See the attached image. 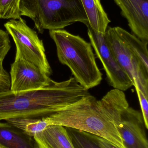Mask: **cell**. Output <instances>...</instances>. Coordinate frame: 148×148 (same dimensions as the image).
<instances>
[{
  "instance_id": "9c48e42d",
  "label": "cell",
  "mask_w": 148,
  "mask_h": 148,
  "mask_svg": "<svg viewBox=\"0 0 148 148\" xmlns=\"http://www.w3.org/2000/svg\"><path fill=\"white\" fill-rule=\"evenodd\" d=\"M145 129L140 111L129 107L123 110L118 130L125 148H148Z\"/></svg>"
},
{
  "instance_id": "8992f818",
  "label": "cell",
  "mask_w": 148,
  "mask_h": 148,
  "mask_svg": "<svg viewBox=\"0 0 148 148\" xmlns=\"http://www.w3.org/2000/svg\"><path fill=\"white\" fill-rule=\"evenodd\" d=\"M105 36L115 58L131 79L135 88L148 98V70L128 48L118 35L115 27L107 28Z\"/></svg>"
},
{
  "instance_id": "5bb4252c",
  "label": "cell",
  "mask_w": 148,
  "mask_h": 148,
  "mask_svg": "<svg viewBox=\"0 0 148 148\" xmlns=\"http://www.w3.org/2000/svg\"><path fill=\"white\" fill-rule=\"evenodd\" d=\"M115 29L118 35L128 48L148 70V42L141 40L120 27H115Z\"/></svg>"
},
{
  "instance_id": "ac0fdd59",
  "label": "cell",
  "mask_w": 148,
  "mask_h": 148,
  "mask_svg": "<svg viewBox=\"0 0 148 148\" xmlns=\"http://www.w3.org/2000/svg\"><path fill=\"white\" fill-rule=\"evenodd\" d=\"M11 47L9 34L7 31L0 29V62H3Z\"/></svg>"
},
{
  "instance_id": "52a82bcc",
  "label": "cell",
  "mask_w": 148,
  "mask_h": 148,
  "mask_svg": "<svg viewBox=\"0 0 148 148\" xmlns=\"http://www.w3.org/2000/svg\"><path fill=\"white\" fill-rule=\"evenodd\" d=\"M87 34L96 57L100 60L107 79L114 88L126 91L134 86L133 82L117 62L109 47L105 34L95 31L88 26Z\"/></svg>"
},
{
  "instance_id": "d6986e66",
  "label": "cell",
  "mask_w": 148,
  "mask_h": 148,
  "mask_svg": "<svg viewBox=\"0 0 148 148\" xmlns=\"http://www.w3.org/2000/svg\"><path fill=\"white\" fill-rule=\"evenodd\" d=\"M140 102L142 114L144 121L145 127L147 129L148 128V98L146 97L143 93L138 88H135Z\"/></svg>"
},
{
  "instance_id": "30bf717a",
  "label": "cell",
  "mask_w": 148,
  "mask_h": 148,
  "mask_svg": "<svg viewBox=\"0 0 148 148\" xmlns=\"http://www.w3.org/2000/svg\"><path fill=\"white\" fill-rule=\"evenodd\" d=\"M137 38L148 42V0H114Z\"/></svg>"
},
{
  "instance_id": "ba28073f",
  "label": "cell",
  "mask_w": 148,
  "mask_h": 148,
  "mask_svg": "<svg viewBox=\"0 0 148 148\" xmlns=\"http://www.w3.org/2000/svg\"><path fill=\"white\" fill-rule=\"evenodd\" d=\"M10 76V90L14 92L43 88L53 81L41 69L17 56L11 65Z\"/></svg>"
},
{
  "instance_id": "e0dca14e",
  "label": "cell",
  "mask_w": 148,
  "mask_h": 148,
  "mask_svg": "<svg viewBox=\"0 0 148 148\" xmlns=\"http://www.w3.org/2000/svg\"><path fill=\"white\" fill-rule=\"evenodd\" d=\"M20 0H0V18L20 19Z\"/></svg>"
},
{
  "instance_id": "277c9868",
  "label": "cell",
  "mask_w": 148,
  "mask_h": 148,
  "mask_svg": "<svg viewBox=\"0 0 148 148\" xmlns=\"http://www.w3.org/2000/svg\"><path fill=\"white\" fill-rule=\"evenodd\" d=\"M19 12L21 16L30 18L41 34L77 22L89 26L81 0H20Z\"/></svg>"
},
{
  "instance_id": "6da1fadb",
  "label": "cell",
  "mask_w": 148,
  "mask_h": 148,
  "mask_svg": "<svg viewBox=\"0 0 148 148\" xmlns=\"http://www.w3.org/2000/svg\"><path fill=\"white\" fill-rule=\"evenodd\" d=\"M129 107L123 91L114 88L101 100L90 95L42 118L48 125H60L84 131L125 148L118 127L122 113Z\"/></svg>"
},
{
  "instance_id": "5b68a950",
  "label": "cell",
  "mask_w": 148,
  "mask_h": 148,
  "mask_svg": "<svg viewBox=\"0 0 148 148\" xmlns=\"http://www.w3.org/2000/svg\"><path fill=\"white\" fill-rule=\"evenodd\" d=\"M16 48L15 56L20 57L41 69L50 76L52 71L47 59L43 41L37 33L21 17L11 19L4 24Z\"/></svg>"
},
{
  "instance_id": "8fae6325",
  "label": "cell",
  "mask_w": 148,
  "mask_h": 148,
  "mask_svg": "<svg viewBox=\"0 0 148 148\" xmlns=\"http://www.w3.org/2000/svg\"><path fill=\"white\" fill-rule=\"evenodd\" d=\"M0 147L2 148H37L30 137L8 123L0 122Z\"/></svg>"
},
{
  "instance_id": "4fadbf2b",
  "label": "cell",
  "mask_w": 148,
  "mask_h": 148,
  "mask_svg": "<svg viewBox=\"0 0 148 148\" xmlns=\"http://www.w3.org/2000/svg\"><path fill=\"white\" fill-rule=\"evenodd\" d=\"M88 19L89 26L95 31L105 34L110 21L100 0H81Z\"/></svg>"
},
{
  "instance_id": "44dd1931",
  "label": "cell",
  "mask_w": 148,
  "mask_h": 148,
  "mask_svg": "<svg viewBox=\"0 0 148 148\" xmlns=\"http://www.w3.org/2000/svg\"><path fill=\"white\" fill-rule=\"evenodd\" d=\"M96 140L101 148H120L116 146L112 143L102 137L94 135Z\"/></svg>"
},
{
  "instance_id": "7402d4cb",
  "label": "cell",
  "mask_w": 148,
  "mask_h": 148,
  "mask_svg": "<svg viewBox=\"0 0 148 148\" xmlns=\"http://www.w3.org/2000/svg\"><path fill=\"white\" fill-rule=\"evenodd\" d=\"M0 148H2L1 147H0Z\"/></svg>"
},
{
  "instance_id": "ffe728a7",
  "label": "cell",
  "mask_w": 148,
  "mask_h": 148,
  "mask_svg": "<svg viewBox=\"0 0 148 148\" xmlns=\"http://www.w3.org/2000/svg\"><path fill=\"white\" fill-rule=\"evenodd\" d=\"M10 88V74L3 68V62H0V92L8 91Z\"/></svg>"
},
{
  "instance_id": "2e32d148",
  "label": "cell",
  "mask_w": 148,
  "mask_h": 148,
  "mask_svg": "<svg viewBox=\"0 0 148 148\" xmlns=\"http://www.w3.org/2000/svg\"><path fill=\"white\" fill-rule=\"evenodd\" d=\"M75 148H101L94 135L70 128L65 127Z\"/></svg>"
},
{
  "instance_id": "7a4b0ae2",
  "label": "cell",
  "mask_w": 148,
  "mask_h": 148,
  "mask_svg": "<svg viewBox=\"0 0 148 148\" xmlns=\"http://www.w3.org/2000/svg\"><path fill=\"white\" fill-rule=\"evenodd\" d=\"M90 95L74 77L40 89L0 92V121L47 117Z\"/></svg>"
},
{
  "instance_id": "9a60e30c",
  "label": "cell",
  "mask_w": 148,
  "mask_h": 148,
  "mask_svg": "<svg viewBox=\"0 0 148 148\" xmlns=\"http://www.w3.org/2000/svg\"><path fill=\"white\" fill-rule=\"evenodd\" d=\"M5 121L31 137L43 131L49 126L42 118H15Z\"/></svg>"
},
{
  "instance_id": "3957f363",
  "label": "cell",
  "mask_w": 148,
  "mask_h": 148,
  "mask_svg": "<svg viewBox=\"0 0 148 148\" xmlns=\"http://www.w3.org/2000/svg\"><path fill=\"white\" fill-rule=\"evenodd\" d=\"M49 34L56 46L59 61L69 68L80 85L89 90L101 84L102 73L90 42L63 29L49 30Z\"/></svg>"
},
{
  "instance_id": "7c38bea8",
  "label": "cell",
  "mask_w": 148,
  "mask_h": 148,
  "mask_svg": "<svg viewBox=\"0 0 148 148\" xmlns=\"http://www.w3.org/2000/svg\"><path fill=\"white\" fill-rule=\"evenodd\" d=\"M33 138L45 148H75L66 128L60 125H49Z\"/></svg>"
}]
</instances>
